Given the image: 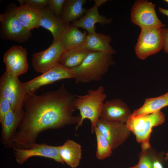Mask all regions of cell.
Wrapping results in <instances>:
<instances>
[{
  "mask_svg": "<svg viewBox=\"0 0 168 168\" xmlns=\"http://www.w3.org/2000/svg\"><path fill=\"white\" fill-rule=\"evenodd\" d=\"M165 159L166 160H168V152H167V153L166 154Z\"/></svg>",
  "mask_w": 168,
  "mask_h": 168,
  "instance_id": "34",
  "label": "cell"
},
{
  "mask_svg": "<svg viewBox=\"0 0 168 168\" xmlns=\"http://www.w3.org/2000/svg\"><path fill=\"white\" fill-rule=\"evenodd\" d=\"M161 36L163 48L168 54V28H161Z\"/></svg>",
  "mask_w": 168,
  "mask_h": 168,
  "instance_id": "30",
  "label": "cell"
},
{
  "mask_svg": "<svg viewBox=\"0 0 168 168\" xmlns=\"http://www.w3.org/2000/svg\"><path fill=\"white\" fill-rule=\"evenodd\" d=\"M155 5L146 0L135 1L131 9V18L132 22L141 29L154 27L164 28L155 10Z\"/></svg>",
  "mask_w": 168,
  "mask_h": 168,
  "instance_id": "7",
  "label": "cell"
},
{
  "mask_svg": "<svg viewBox=\"0 0 168 168\" xmlns=\"http://www.w3.org/2000/svg\"><path fill=\"white\" fill-rule=\"evenodd\" d=\"M87 2L86 0H65L60 18L66 25L77 21L86 12L87 9L83 7Z\"/></svg>",
  "mask_w": 168,
  "mask_h": 168,
  "instance_id": "18",
  "label": "cell"
},
{
  "mask_svg": "<svg viewBox=\"0 0 168 168\" xmlns=\"http://www.w3.org/2000/svg\"><path fill=\"white\" fill-rule=\"evenodd\" d=\"M97 144L96 157L99 160H102L112 154V148L107 139L96 127L94 130Z\"/></svg>",
  "mask_w": 168,
  "mask_h": 168,
  "instance_id": "25",
  "label": "cell"
},
{
  "mask_svg": "<svg viewBox=\"0 0 168 168\" xmlns=\"http://www.w3.org/2000/svg\"><path fill=\"white\" fill-rule=\"evenodd\" d=\"M74 77L72 70L59 63L41 75L23 83V84L26 93L31 94L35 93L43 86L51 84L62 79L74 78Z\"/></svg>",
  "mask_w": 168,
  "mask_h": 168,
  "instance_id": "8",
  "label": "cell"
},
{
  "mask_svg": "<svg viewBox=\"0 0 168 168\" xmlns=\"http://www.w3.org/2000/svg\"><path fill=\"white\" fill-rule=\"evenodd\" d=\"M11 105L6 99L0 96V122L2 124L3 122L5 116L11 109Z\"/></svg>",
  "mask_w": 168,
  "mask_h": 168,
  "instance_id": "27",
  "label": "cell"
},
{
  "mask_svg": "<svg viewBox=\"0 0 168 168\" xmlns=\"http://www.w3.org/2000/svg\"><path fill=\"white\" fill-rule=\"evenodd\" d=\"M167 106H168V92L158 97L146 99L143 105L134 111L131 115L135 116L156 113Z\"/></svg>",
  "mask_w": 168,
  "mask_h": 168,
  "instance_id": "24",
  "label": "cell"
},
{
  "mask_svg": "<svg viewBox=\"0 0 168 168\" xmlns=\"http://www.w3.org/2000/svg\"><path fill=\"white\" fill-rule=\"evenodd\" d=\"M159 12L163 15L168 16V9H166L159 7L158 9Z\"/></svg>",
  "mask_w": 168,
  "mask_h": 168,
  "instance_id": "32",
  "label": "cell"
},
{
  "mask_svg": "<svg viewBox=\"0 0 168 168\" xmlns=\"http://www.w3.org/2000/svg\"><path fill=\"white\" fill-rule=\"evenodd\" d=\"M64 51L59 40L53 41L46 49L33 54L32 64L33 68L38 72L42 73L46 72L59 63Z\"/></svg>",
  "mask_w": 168,
  "mask_h": 168,
  "instance_id": "10",
  "label": "cell"
},
{
  "mask_svg": "<svg viewBox=\"0 0 168 168\" xmlns=\"http://www.w3.org/2000/svg\"><path fill=\"white\" fill-rule=\"evenodd\" d=\"M72 24L67 25L59 37L65 51L80 47L84 44L87 34Z\"/></svg>",
  "mask_w": 168,
  "mask_h": 168,
  "instance_id": "20",
  "label": "cell"
},
{
  "mask_svg": "<svg viewBox=\"0 0 168 168\" xmlns=\"http://www.w3.org/2000/svg\"><path fill=\"white\" fill-rule=\"evenodd\" d=\"M59 146H52L44 143L36 142L30 145L26 148L13 147L16 161L22 164L30 157L39 156L49 158L55 161L64 164L59 153Z\"/></svg>",
  "mask_w": 168,
  "mask_h": 168,
  "instance_id": "9",
  "label": "cell"
},
{
  "mask_svg": "<svg viewBox=\"0 0 168 168\" xmlns=\"http://www.w3.org/2000/svg\"><path fill=\"white\" fill-rule=\"evenodd\" d=\"M132 113L125 102L116 99L104 102L100 118L111 122L126 124Z\"/></svg>",
  "mask_w": 168,
  "mask_h": 168,
  "instance_id": "14",
  "label": "cell"
},
{
  "mask_svg": "<svg viewBox=\"0 0 168 168\" xmlns=\"http://www.w3.org/2000/svg\"><path fill=\"white\" fill-rule=\"evenodd\" d=\"M91 52L81 47L65 51L59 63L68 68L72 69L80 66Z\"/></svg>",
  "mask_w": 168,
  "mask_h": 168,
  "instance_id": "23",
  "label": "cell"
},
{
  "mask_svg": "<svg viewBox=\"0 0 168 168\" xmlns=\"http://www.w3.org/2000/svg\"><path fill=\"white\" fill-rule=\"evenodd\" d=\"M161 28L154 27L141 29L135 47V54L138 58L145 59L163 48Z\"/></svg>",
  "mask_w": 168,
  "mask_h": 168,
  "instance_id": "6",
  "label": "cell"
},
{
  "mask_svg": "<svg viewBox=\"0 0 168 168\" xmlns=\"http://www.w3.org/2000/svg\"><path fill=\"white\" fill-rule=\"evenodd\" d=\"M96 127L108 140L112 150L124 143L131 133L126 124L111 122L100 118Z\"/></svg>",
  "mask_w": 168,
  "mask_h": 168,
  "instance_id": "12",
  "label": "cell"
},
{
  "mask_svg": "<svg viewBox=\"0 0 168 168\" xmlns=\"http://www.w3.org/2000/svg\"><path fill=\"white\" fill-rule=\"evenodd\" d=\"M165 2L168 3V0H165L164 1Z\"/></svg>",
  "mask_w": 168,
  "mask_h": 168,
  "instance_id": "35",
  "label": "cell"
},
{
  "mask_svg": "<svg viewBox=\"0 0 168 168\" xmlns=\"http://www.w3.org/2000/svg\"><path fill=\"white\" fill-rule=\"evenodd\" d=\"M3 61L6 65L5 71L17 77L27 72L28 65L26 49L20 46H14L4 54Z\"/></svg>",
  "mask_w": 168,
  "mask_h": 168,
  "instance_id": "13",
  "label": "cell"
},
{
  "mask_svg": "<svg viewBox=\"0 0 168 168\" xmlns=\"http://www.w3.org/2000/svg\"><path fill=\"white\" fill-rule=\"evenodd\" d=\"M23 114V113L18 114L14 112L11 109L6 114L1 124V141L5 146L8 147L11 143Z\"/></svg>",
  "mask_w": 168,
  "mask_h": 168,
  "instance_id": "21",
  "label": "cell"
},
{
  "mask_svg": "<svg viewBox=\"0 0 168 168\" xmlns=\"http://www.w3.org/2000/svg\"><path fill=\"white\" fill-rule=\"evenodd\" d=\"M142 152L139 168H152V161L147 154L146 151Z\"/></svg>",
  "mask_w": 168,
  "mask_h": 168,
  "instance_id": "29",
  "label": "cell"
},
{
  "mask_svg": "<svg viewBox=\"0 0 168 168\" xmlns=\"http://www.w3.org/2000/svg\"><path fill=\"white\" fill-rule=\"evenodd\" d=\"M75 95L62 84L57 90L40 95L27 94L23 105V114L8 147L26 148L36 142L39 134L44 130L77 124L80 115L74 116Z\"/></svg>",
  "mask_w": 168,
  "mask_h": 168,
  "instance_id": "1",
  "label": "cell"
},
{
  "mask_svg": "<svg viewBox=\"0 0 168 168\" xmlns=\"http://www.w3.org/2000/svg\"><path fill=\"white\" fill-rule=\"evenodd\" d=\"M141 158L140 157L139 158V161L137 164H136V165H135L134 166H133L129 167V168H139V166L140 163L141 162Z\"/></svg>",
  "mask_w": 168,
  "mask_h": 168,
  "instance_id": "33",
  "label": "cell"
},
{
  "mask_svg": "<svg viewBox=\"0 0 168 168\" xmlns=\"http://www.w3.org/2000/svg\"><path fill=\"white\" fill-rule=\"evenodd\" d=\"M111 41L110 36L96 32L87 34L84 44L81 47L92 52L114 54L115 52L110 44Z\"/></svg>",
  "mask_w": 168,
  "mask_h": 168,
  "instance_id": "17",
  "label": "cell"
},
{
  "mask_svg": "<svg viewBox=\"0 0 168 168\" xmlns=\"http://www.w3.org/2000/svg\"><path fill=\"white\" fill-rule=\"evenodd\" d=\"M165 120V115L160 111L149 114L131 115L126 125L135 135L137 141L141 143L144 152L151 147L149 140L152 128L161 125Z\"/></svg>",
  "mask_w": 168,
  "mask_h": 168,
  "instance_id": "4",
  "label": "cell"
},
{
  "mask_svg": "<svg viewBox=\"0 0 168 168\" xmlns=\"http://www.w3.org/2000/svg\"><path fill=\"white\" fill-rule=\"evenodd\" d=\"M65 0H49V7L54 14L60 18Z\"/></svg>",
  "mask_w": 168,
  "mask_h": 168,
  "instance_id": "26",
  "label": "cell"
},
{
  "mask_svg": "<svg viewBox=\"0 0 168 168\" xmlns=\"http://www.w3.org/2000/svg\"><path fill=\"white\" fill-rule=\"evenodd\" d=\"M41 16L40 26L49 30L52 34L54 40H59V37L67 25L60 18L56 16L49 8V6L41 10Z\"/></svg>",
  "mask_w": 168,
  "mask_h": 168,
  "instance_id": "19",
  "label": "cell"
},
{
  "mask_svg": "<svg viewBox=\"0 0 168 168\" xmlns=\"http://www.w3.org/2000/svg\"><path fill=\"white\" fill-rule=\"evenodd\" d=\"M113 54L90 52L80 66L71 69L74 73L75 83H86L101 80L109 67L114 63Z\"/></svg>",
  "mask_w": 168,
  "mask_h": 168,
  "instance_id": "2",
  "label": "cell"
},
{
  "mask_svg": "<svg viewBox=\"0 0 168 168\" xmlns=\"http://www.w3.org/2000/svg\"><path fill=\"white\" fill-rule=\"evenodd\" d=\"M14 14L20 24L31 31L40 27L41 11L25 4L14 8Z\"/></svg>",
  "mask_w": 168,
  "mask_h": 168,
  "instance_id": "16",
  "label": "cell"
},
{
  "mask_svg": "<svg viewBox=\"0 0 168 168\" xmlns=\"http://www.w3.org/2000/svg\"><path fill=\"white\" fill-rule=\"evenodd\" d=\"M104 87L100 86L95 90L90 89L84 95H75L74 104L76 110H79L81 120L76 129L81 126L86 119L91 123V132L94 133L97 122L100 118L101 110L107 96Z\"/></svg>",
  "mask_w": 168,
  "mask_h": 168,
  "instance_id": "3",
  "label": "cell"
},
{
  "mask_svg": "<svg viewBox=\"0 0 168 168\" xmlns=\"http://www.w3.org/2000/svg\"><path fill=\"white\" fill-rule=\"evenodd\" d=\"M49 0H24L23 4H25L36 9L41 10L49 6Z\"/></svg>",
  "mask_w": 168,
  "mask_h": 168,
  "instance_id": "28",
  "label": "cell"
},
{
  "mask_svg": "<svg viewBox=\"0 0 168 168\" xmlns=\"http://www.w3.org/2000/svg\"><path fill=\"white\" fill-rule=\"evenodd\" d=\"M152 168H164V167L161 162L156 159L152 161Z\"/></svg>",
  "mask_w": 168,
  "mask_h": 168,
  "instance_id": "31",
  "label": "cell"
},
{
  "mask_svg": "<svg viewBox=\"0 0 168 168\" xmlns=\"http://www.w3.org/2000/svg\"><path fill=\"white\" fill-rule=\"evenodd\" d=\"M27 95L23 83L18 77L5 71L0 78V96L9 101L13 112L18 114L23 113V105Z\"/></svg>",
  "mask_w": 168,
  "mask_h": 168,
  "instance_id": "5",
  "label": "cell"
},
{
  "mask_svg": "<svg viewBox=\"0 0 168 168\" xmlns=\"http://www.w3.org/2000/svg\"><path fill=\"white\" fill-rule=\"evenodd\" d=\"M14 8L7 10L0 14L1 33L7 40L23 43L29 39L31 36V32L19 23L14 14Z\"/></svg>",
  "mask_w": 168,
  "mask_h": 168,
  "instance_id": "11",
  "label": "cell"
},
{
  "mask_svg": "<svg viewBox=\"0 0 168 168\" xmlns=\"http://www.w3.org/2000/svg\"><path fill=\"white\" fill-rule=\"evenodd\" d=\"M59 153L64 163L72 168H76L79 165L81 158V147L75 141L68 139L59 146Z\"/></svg>",
  "mask_w": 168,
  "mask_h": 168,
  "instance_id": "22",
  "label": "cell"
},
{
  "mask_svg": "<svg viewBox=\"0 0 168 168\" xmlns=\"http://www.w3.org/2000/svg\"><path fill=\"white\" fill-rule=\"evenodd\" d=\"M94 6L87 10L84 15L80 19L72 24L77 27L85 29L90 34L96 32L95 25L99 23L102 25L108 24L112 21L111 18H108L100 15L98 8L102 3L98 0H94Z\"/></svg>",
  "mask_w": 168,
  "mask_h": 168,
  "instance_id": "15",
  "label": "cell"
}]
</instances>
